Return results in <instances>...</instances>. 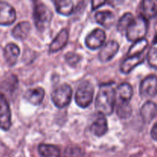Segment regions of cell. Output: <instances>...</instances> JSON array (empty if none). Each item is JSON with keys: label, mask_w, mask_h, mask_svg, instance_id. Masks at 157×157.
I'll return each instance as SVG.
<instances>
[{"label": "cell", "mask_w": 157, "mask_h": 157, "mask_svg": "<svg viewBox=\"0 0 157 157\" xmlns=\"http://www.w3.org/2000/svg\"><path fill=\"white\" fill-rule=\"evenodd\" d=\"M68 32L67 29H63L57 35L55 39L52 41L49 46V52L50 53H55L58 51L61 50L63 48H64L68 41Z\"/></svg>", "instance_id": "obj_13"}, {"label": "cell", "mask_w": 157, "mask_h": 157, "mask_svg": "<svg viewBox=\"0 0 157 157\" xmlns=\"http://www.w3.org/2000/svg\"><path fill=\"white\" fill-rule=\"evenodd\" d=\"M147 46H148V41L146 38H143L139 41H135L133 45L130 48L127 55L128 57H131L142 55Z\"/></svg>", "instance_id": "obj_23"}, {"label": "cell", "mask_w": 157, "mask_h": 157, "mask_svg": "<svg viewBox=\"0 0 157 157\" xmlns=\"http://www.w3.org/2000/svg\"><path fill=\"white\" fill-rule=\"evenodd\" d=\"M133 19H134V17H133V14L130 12H127L123 15V16L120 18L119 21H118L117 30L120 32H125Z\"/></svg>", "instance_id": "obj_25"}, {"label": "cell", "mask_w": 157, "mask_h": 157, "mask_svg": "<svg viewBox=\"0 0 157 157\" xmlns=\"http://www.w3.org/2000/svg\"><path fill=\"white\" fill-rule=\"evenodd\" d=\"M94 88L90 81H83L78 87L75 94L76 104L81 108H86L93 101Z\"/></svg>", "instance_id": "obj_4"}, {"label": "cell", "mask_w": 157, "mask_h": 157, "mask_svg": "<svg viewBox=\"0 0 157 157\" xmlns=\"http://www.w3.org/2000/svg\"><path fill=\"white\" fill-rule=\"evenodd\" d=\"M116 113L121 119H127L132 114V107L129 102L120 101L116 107Z\"/></svg>", "instance_id": "obj_24"}, {"label": "cell", "mask_w": 157, "mask_h": 157, "mask_svg": "<svg viewBox=\"0 0 157 157\" xmlns=\"http://www.w3.org/2000/svg\"><path fill=\"white\" fill-rule=\"evenodd\" d=\"M65 157H83V153L78 148H69L65 151Z\"/></svg>", "instance_id": "obj_28"}, {"label": "cell", "mask_w": 157, "mask_h": 157, "mask_svg": "<svg viewBox=\"0 0 157 157\" xmlns=\"http://www.w3.org/2000/svg\"><path fill=\"white\" fill-rule=\"evenodd\" d=\"M95 20L97 22L104 27L110 28L115 21V15L110 11L98 12L95 14Z\"/></svg>", "instance_id": "obj_18"}, {"label": "cell", "mask_w": 157, "mask_h": 157, "mask_svg": "<svg viewBox=\"0 0 157 157\" xmlns=\"http://www.w3.org/2000/svg\"><path fill=\"white\" fill-rule=\"evenodd\" d=\"M16 19V12L11 5L0 1V25H10Z\"/></svg>", "instance_id": "obj_9"}, {"label": "cell", "mask_w": 157, "mask_h": 157, "mask_svg": "<svg viewBox=\"0 0 157 157\" xmlns=\"http://www.w3.org/2000/svg\"><path fill=\"white\" fill-rule=\"evenodd\" d=\"M55 9L58 12V13L61 14L62 15H70L73 13L74 9V2L72 1L68 0H58L55 1Z\"/></svg>", "instance_id": "obj_22"}, {"label": "cell", "mask_w": 157, "mask_h": 157, "mask_svg": "<svg viewBox=\"0 0 157 157\" xmlns=\"http://www.w3.org/2000/svg\"><path fill=\"white\" fill-rule=\"evenodd\" d=\"M91 133L98 137L105 135L108 131V124L104 115L100 113L90 127Z\"/></svg>", "instance_id": "obj_11"}, {"label": "cell", "mask_w": 157, "mask_h": 157, "mask_svg": "<svg viewBox=\"0 0 157 157\" xmlns=\"http://www.w3.org/2000/svg\"><path fill=\"white\" fill-rule=\"evenodd\" d=\"M151 136L154 140L157 141V122L154 124L151 130Z\"/></svg>", "instance_id": "obj_30"}, {"label": "cell", "mask_w": 157, "mask_h": 157, "mask_svg": "<svg viewBox=\"0 0 157 157\" xmlns=\"http://www.w3.org/2000/svg\"><path fill=\"white\" fill-rule=\"evenodd\" d=\"M119 44L116 41H107L106 44L101 47L99 53V59L102 62H107L110 61L119 51Z\"/></svg>", "instance_id": "obj_10"}, {"label": "cell", "mask_w": 157, "mask_h": 157, "mask_svg": "<svg viewBox=\"0 0 157 157\" xmlns=\"http://www.w3.org/2000/svg\"><path fill=\"white\" fill-rule=\"evenodd\" d=\"M38 150L41 157H61L59 148L55 145L41 144L38 146Z\"/></svg>", "instance_id": "obj_21"}, {"label": "cell", "mask_w": 157, "mask_h": 157, "mask_svg": "<svg viewBox=\"0 0 157 157\" xmlns=\"http://www.w3.org/2000/svg\"><path fill=\"white\" fill-rule=\"evenodd\" d=\"M12 124V113L7 100L0 94V129L7 131Z\"/></svg>", "instance_id": "obj_7"}, {"label": "cell", "mask_w": 157, "mask_h": 157, "mask_svg": "<svg viewBox=\"0 0 157 157\" xmlns=\"http://www.w3.org/2000/svg\"><path fill=\"white\" fill-rule=\"evenodd\" d=\"M106 3L105 1H99V0H96V1H92L91 4H92V9L93 10H95L98 8H99L100 6H103Z\"/></svg>", "instance_id": "obj_29"}, {"label": "cell", "mask_w": 157, "mask_h": 157, "mask_svg": "<svg viewBox=\"0 0 157 157\" xmlns=\"http://www.w3.org/2000/svg\"><path fill=\"white\" fill-rule=\"evenodd\" d=\"M147 29H148L147 20L142 15H140L132 21L126 30L127 39L130 41L135 42L143 38H145L144 37L147 35Z\"/></svg>", "instance_id": "obj_2"}, {"label": "cell", "mask_w": 157, "mask_h": 157, "mask_svg": "<svg viewBox=\"0 0 157 157\" xmlns=\"http://www.w3.org/2000/svg\"><path fill=\"white\" fill-rule=\"evenodd\" d=\"M145 57L144 55H136V56L127 57L121 66V71L123 74H129L133 71L136 66L144 62Z\"/></svg>", "instance_id": "obj_16"}, {"label": "cell", "mask_w": 157, "mask_h": 157, "mask_svg": "<svg viewBox=\"0 0 157 157\" xmlns=\"http://www.w3.org/2000/svg\"><path fill=\"white\" fill-rule=\"evenodd\" d=\"M31 30V25L29 21H21L14 27L12 35L18 40H24L29 35Z\"/></svg>", "instance_id": "obj_19"}, {"label": "cell", "mask_w": 157, "mask_h": 157, "mask_svg": "<svg viewBox=\"0 0 157 157\" xmlns=\"http://www.w3.org/2000/svg\"><path fill=\"white\" fill-rule=\"evenodd\" d=\"M106 39V34L101 29H96L87 35L85 38V44L89 49L96 50L102 47Z\"/></svg>", "instance_id": "obj_8"}, {"label": "cell", "mask_w": 157, "mask_h": 157, "mask_svg": "<svg viewBox=\"0 0 157 157\" xmlns=\"http://www.w3.org/2000/svg\"><path fill=\"white\" fill-rule=\"evenodd\" d=\"M142 16L146 19H151L157 15V0H144L141 3Z\"/></svg>", "instance_id": "obj_17"}, {"label": "cell", "mask_w": 157, "mask_h": 157, "mask_svg": "<svg viewBox=\"0 0 157 157\" xmlns=\"http://www.w3.org/2000/svg\"><path fill=\"white\" fill-rule=\"evenodd\" d=\"M133 94V87L129 83H122L117 89L116 95H117L120 101L130 102Z\"/></svg>", "instance_id": "obj_20"}, {"label": "cell", "mask_w": 157, "mask_h": 157, "mask_svg": "<svg viewBox=\"0 0 157 157\" xmlns=\"http://www.w3.org/2000/svg\"><path fill=\"white\" fill-rule=\"evenodd\" d=\"M147 61L149 65L154 69H157V48H153L150 49L147 55Z\"/></svg>", "instance_id": "obj_26"}, {"label": "cell", "mask_w": 157, "mask_h": 157, "mask_svg": "<svg viewBox=\"0 0 157 157\" xmlns=\"http://www.w3.org/2000/svg\"><path fill=\"white\" fill-rule=\"evenodd\" d=\"M140 94L144 98H153L157 94V77L149 75L146 77L140 85Z\"/></svg>", "instance_id": "obj_6"}, {"label": "cell", "mask_w": 157, "mask_h": 157, "mask_svg": "<svg viewBox=\"0 0 157 157\" xmlns=\"http://www.w3.org/2000/svg\"><path fill=\"white\" fill-rule=\"evenodd\" d=\"M65 60L71 66H75L80 61V58L77 54L68 52L65 55Z\"/></svg>", "instance_id": "obj_27"}, {"label": "cell", "mask_w": 157, "mask_h": 157, "mask_svg": "<svg viewBox=\"0 0 157 157\" xmlns=\"http://www.w3.org/2000/svg\"><path fill=\"white\" fill-rule=\"evenodd\" d=\"M113 85V82L101 84L98 90L95 107L103 115H110L114 110L117 95Z\"/></svg>", "instance_id": "obj_1"}, {"label": "cell", "mask_w": 157, "mask_h": 157, "mask_svg": "<svg viewBox=\"0 0 157 157\" xmlns=\"http://www.w3.org/2000/svg\"><path fill=\"white\" fill-rule=\"evenodd\" d=\"M44 97V90L41 87H33L28 89L24 94V98L33 105L38 106L42 103Z\"/></svg>", "instance_id": "obj_12"}, {"label": "cell", "mask_w": 157, "mask_h": 157, "mask_svg": "<svg viewBox=\"0 0 157 157\" xmlns=\"http://www.w3.org/2000/svg\"><path fill=\"white\" fill-rule=\"evenodd\" d=\"M34 22L39 31H44L50 24L52 13L50 9L43 2H38L34 6Z\"/></svg>", "instance_id": "obj_3"}, {"label": "cell", "mask_w": 157, "mask_h": 157, "mask_svg": "<svg viewBox=\"0 0 157 157\" xmlns=\"http://www.w3.org/2000/svg\"><path fill=\"white\" fill-rule=\"evenodd\" d=\"M72 89L68 84H62L55 89L52 94V101L58 108H64L71 103Z\"/></svg>", "instance_id": "obj_5"}, {"label": "cell", "mask_w": 157, "mask_h": 157, "mask_svg": "<svg viewBox=\"0 0 157 157\" xmlns=\"http://www.w3.org/2000/svg\"><path fill=\"white\" fill-rule=\"evenodd\" d=\"M140 115L144 123L149 124L157 116V105L153 101H147L141 107Z\"/></svg>", "instance_id": "obj_14"}, {"label": "cell", "mask_w": 157, "mask_h": 157, "mask_svg": "<svg viewBox=\"0 0 157 157\" xmlns=\"http://www.w3.org/2000/svg\"><path fill=\"white\" fill-rule=\"evenodd\" d=\"M20 55V49L18 45L14 43H9L4 48V58L9 66H14L17 62L18 55Z\"/></svg>", "instance_id": "obj_15"}]
</instances>
